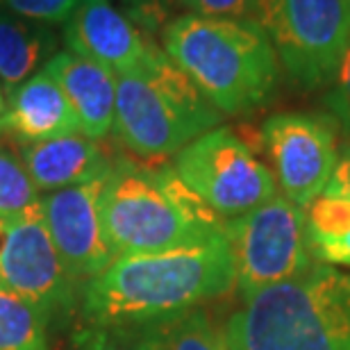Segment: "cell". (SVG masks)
Returning a JSON list of instances; mask_svg holds the SVG:
<instances>
[{
  "mask_svg": "<svg viewBox=\"0 0 350 350\" xmlns=\"http://www.w3.org/2000/svg\"><path fill=\"white\" fill-rule=\"evenodd\" d=\"M57 53V34L51 25L34 23L0 10V82L16 89Z\"/></svg>",
  "mask_w": 350,
  "mask_h": 350,
  "instance_id": "16",
  "label": "cell"
},
{
  "mask_svg": "<svg viewBox=\"0 0 350 350\" xmlns=\"http://www.w3.org/2000/svg\"><path fill=\"white\" fill-rule=\"evenodd\" d=\"M78 121L64 91L44 68L10 91L0 114V135L30 146L51 139L78 135Z\"/></svg>",
  "mask_w": 350,
  "mask_h": 350,
  "instance_id": "14",
  "label": "cell"
},
{
  "mask_svg": "<svg viewBox=\"0 0 350 350\" xmlns=\"http://www.w3.org/2000/svg\"><path fill=\"white\" fill-rule=\"evenodd\" d=\"M23 166L37 189L59 191L66 187L107 178L114 164L94 139L78 132V135L25 146Z\"/></svg>",
  "mask_w": 350,
  "mask_h": 350,
  "instance_id": "15",
  "label": "cell"
},
{
  "mask_svg": "<svg viewBox=\"0 0 350 350\" xmlns=\"http://www.w3.org/2000/svg\"><path fill=\"white\" fill-rule=\"evenodd\" d=\"M173 173L216 216L234 219L278 193L275 178L241 137L214 128L173 159Z\"/></svg>",
  "mask_w": 350,
  "mask_h": 350,
  "instance_id": "7",
  "label": "cell"
},
{
  "mask_svg": "<svg viewBox=\"0 0 350 350\" xmlns=\"http://www.w3.org/2000/svg\"><path fill=\"white\" fill-rule=\"evenodd\" d=\"M39 189L27 175L23 162L0 146V219L25 214L39 205Z\"/></svg>",
  "mask_w": 350,
  "mask_h": 350,
  "instance_id": "20",
  "label": "cell"
},
{
  "mask_svg": "<svg viewBox=\"0 0 350 350\" xmlns=\"http://www.w3.org/2000/svg\"><path fill=\"white\" fill-rule=\"evenodd\" d=\"M348 7H350V0H348Z\"/></svg>",
  "mask_w": 350,
  "mask_h": 350,
  "instance_id": "30",
  "label": "cell"
},
{
  "mask_svg": "<svg viewBox=\"0 0 350 350\" xmlns=\"http://www.w3.org/2000/svg\"><path fill=\"white\" fill-rule=\"evenodd\" d=\"M221 116L164 51L135 71L116 75L114 135L144 159L178 155L214 130Z\"/></svg>",
  "mask_w": 350,
  "mask_h": 350,
  "instance_id": "5",
  "label": "cell"
},
{
  "mask_svg": "<svg viewBox=\"0 0 350 350\" xmlns=\"http://www.w3.org/2000/svg\"><path fill=\"white\" fill-rule=\"evenodd\" d=\"M100 219L116 257L191 246L226 230V221L182 185L173 169L152 171L118 159L105 180Z\"/></svg>",
  "mask_w": 350,
  "mask_h": 350,
  "instance_id": "4",
  "label": "cell"
},
{
  "mask_svg": "<svg viewBox=\"0 0 350 350\" xmlns=\"http://www.w3.org/2000/svg\"><path fill=\"white\" fill-rule=\"evenodd\" d=\"M75 282L48 234L41 205L0 219V286L53 314L73 305Z\"/></svg>",
  "mask_w": 350,
  "mask_h": 350,
  "instance_id": "10",
  "label": "cell"
},
{
  "mask_svg": "<svg viewBox=\"0 0 350 350\" xmlns=\"http://www.w3.org/2000/svg\"><path fill=\"white\" fill-rule=\"evenodd\" d=\"M255 16L298 85L330 82L350 41L348 0H260Z\"/></svg>",
  "mask_w": 350,
  "mask_h": 350,
  "instance_id": "8",
  "label": "cell"
},
{
  "mask_svg": "<svg viewBox=\"0 0 350 350\" xmlns=\"http://www.w3.org/2000/svg\"><path fill=\"white\" fill-rule=\"evenodd\" d=\"M330 80L332 87L330 94H327V107L341 123V128L350 135V41Z\"/></svg>",
  "mask_w": 350,
  "mask_h": 350,
  "instance_id": "24",
  "label": "cell"
},
{
  "mask_svg": "<svg viewBox=\"0 0 350 350\" xmlns=\"http://www.w3.org/2000/svg\"><path fill=\"white\" fill-rule=\"evenodd\" d=\"M234 286L226 230L191 246L121 255L85 282L82 317L89 325H142L196 310Z\"/></svg>",
  "mask_w": 350,
  "mask_h": 350,
  "instance_id": "1",
  "label": "cell"
},
{
  "mask_svg": "<svg viewBox=\"0 0 350 350\" xmlns=\"http://www.w3.org/2000/svg\"><path fill=\"white\" fill-rule=\"evenodd\" d=\"M262 146L280 191L303 209L325 191L339 162L337 132L323 116L275 114L266 118Z\"/></svg>",
  "mask_w": 350,
  "mask_h": 350,
  "instance_id": "9",
  "label": "cell"
},
{
  "mask_svg": "<svg viewBox=\"0 0 350 350\" xmlns=\"http://www.w3.org/2000/svg\"><path fill=\"white\" fill-rule=\"evenodd\" d=\"M105 180L66 187L41 198L48 234L66 271L75 280L89 282L116 260L100 219V196Z\"/></svg>",
  "mask_w": 350,
  "mask_h": 350,
  "instance_id": "11",
  "label": "cell"
},
{
  "mask_svg": "<svg viewBox=\"0 0 350 350\" xmlns=\"http://www.w3.org/2000/svg\"><path fill=\"white\" fill-rule=\"evenodd\" d=\"M44 71L57 82L71 105L80 135L105 139L114 130L116 114V73L107 66L71 51L55 53Z\"/></svg>",
  "mask_w": 350,
  "mask_h": 350,
  "instance_id": "13",
  "label": "cell"
},
{
  "mask_svg": "<svg viewBox=\"0 0 350 350\" xmlns=\"http://www.w3.org/2000/svg\"><path fill=\"white\" fill-rule=\"evenodd\" d=\"M135 327L139 350H216L221 334L198 307Z\"/></svg>",
  "mask_w": 350,
  "mask_h": 350,
  "instance_id": "17",
  "label": "cell"
},
{
  "mask_svg": "<svg viewBox=\"0 0 350 350\" xmlns=\"http://www.w3.org/2000/svg\"><path fill=\"white\" fill-rule=\"evenodd\" d=\"M226 239L234 262V284L243 298L310 271L312 253L305 209L275 193L250 212L226 221Z\"/></svg>",
  "mask_w": 350,
  "mask_h": 350,
  "instance_id": "6",
  "label": "cell"
},
{
  "mask_svg": "<svg viewBox=\"0 0 350 350\" xmlns=\"http://www.w3.org/2000/svg\"><path fill=\"white\" fill-rule=\"evenodd\" d=\"M216 350H230V348H228V341H226V334H223V330H221V334H219V341H216Z\"/></svg>",
  "mask_w": 350,
  "mask_h": 350,
  "instance_id": "28",
  "label": "cell"
},
{
  "mask_svg": "<svg viewBox=\"0 0 350 350\" xmlns=\"http://www.w3.org/2000/svg\"><path fill=\"white\" fill-rule=\"evenodd\" d=\"M3 109H5V89L0 85V114H3Z\"/></svg>",
  "mask_w": 350,
  "mask_h": 350,
  "instance_id": "29",
  "label": "cell"
},
{
  "mask_svg": "<svg viewBox=\"0 0 350 350\" xmlns=\"http://www.w3.org/2000/svg\"><path fill=\"white\" fill-rule=\"evenodd\" d=\"M260 0H185L191 14L212 18H253Z\"/></svg>",
  "mask_w": 350,
  "mask_h": 350,
  "instance_id": "25",
  "label": "cell"
},
{
  "mask_svg": "<svg viewBox=\"0 0 350 350\" xmlns=\"http://www.w3.org/2000/svg\"><path fill=\"white\" fill-rule=\"evenodd\" d=\"M305 216L314 253V248L339 241L350 232V198L325 189L305 207Z\"/></svg>",
  "mask_w": 350,
  "mask_h": 350,
  "instance_id": "19",
  "label": "cell"
},
{
  "mask_svg": "<svg viewBox=\"0 0 350 350\" xmlns=\"http://www.w3.org/2000/svg\"><path fill=\"white\" fill-rule=\"evenodd\" d=\"M123 12L142 27V30H164L173 18L180 16L185 0H118Z\"/></svg>",
  "mask_w": 350,
  "mask_h": 350,
  "instance_id": "22",
  "label": "cell"
},
{
  "mask_svg": "<svg viewBox=\"0 0 350 350\" xmlns=\"http://www.w3.org/2000/svg\"><path fill=\"white\" fill-rule=\"evenodd\" d=\"M327 189L334 193H341V196H346V198H350V144L339 155L337 169H334V175H332Z\"/></svg>",
  "mask_w": 350,
  "mask_h": 350,
  "instance_id": "27",
  "label": "cell"
},
{
  "mask_svg": "<svg viewBox=\"0 0 350 350\" xmlns=\"http://www.w3.org/2000/svg\"><path fill=\"white\" fill-rule=\"evenodd\" d=\"M223 334L230 350H350V273L317 262L243 298Z\"/></svg>",
  "mask_w": 350,
  "mask_h": 350,
  "instance_id": "3",
  "label": "cell"
},
{
  "mask_svg": "<svg viewBox=\"0 0 350 350\" xmlns=\"http://www.w3.org/2000/svg\"><path fill=\"white\" fill-rule=\"evenodd\" d=\"M62 37L66 51L94 59L116 75L144 66L159 51L114 0H80Z\"/></svg>",
  "mask_w": 350,
  "mask_h": 350,
  "instance_id": "12",
  "label": "cell"
},
{
  "mask_svg": "<svg viewBox=\"0 0 350 350\" xmlns=\"http://www.w3.org/2000/svg\"><path fill=\"white\" fill-rule=\"evenodd\" d=\"M44 307L0 286V350H48Z\"/></svg>",
  "mask_w": 350,
  "mask_h": 350,
  "instance_id": "18",
  "label": "cell"
},
{
  "mask_svg": "<svg viewBox=\"0 0 350 350\" xmlns=\"http://www.w3.org/2000/svg\"><path fill=\"white\" fill-rule=\"evenodd\" d=\"M80 350H139L135 325H89L78 337Z\"/></svg>",
  "mask_w": 350,
  "mask_h": 350,
  "instance_id": "23",
  "label": "cell"
},
{
  "mask_svg": "<svg viewBox=\"0 0 350 350\" xmlns=\"http://www.w3.org/2000/svg\"><path fill=\"white\" fill-rule=\"evenodd\" d=\"M3 10L23 16L34 23L64 25L71 14L78 10L80 0H0Z\"/></svg>",
  "mask_w": 350,
  "mask_h": 350,
  "instance_id": "21",
  "label": "cell"
},
{
  "mask_svg": "<svg viewBox=\"0 0 350 350\" xmlns=\"http://www.w3.org/2000/svg\"><path fill=\"white\" fill-rule=\"evenodd\" d=\"M164 53L221 114L257 109L278 82V53L253 18L180 14L164 27Z\"/></svg>",
  "mask_w": 350,
  "mask_h": 350,
  "instance_id": "2",
  "label": "cell"
},
{
  "mask_svg": "<svg viewBox=\"0 0 350 350\" xmlns=\"http://www.w3.org/2000/svg\"><path fill=\"white\" fill-rule=\"evenodd\" d=\"M314 257L319 262L325 264H339V266H350V232L346 237H341L339 241L325 243V246L314 248Z\"/></svg>",
  "mask_w": 350,
  "mask_h": 350,
  "instance_id": "26",
  "label": "cell"
}]
</instances>
